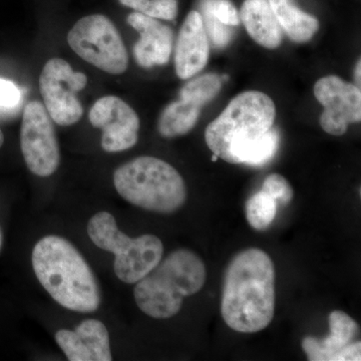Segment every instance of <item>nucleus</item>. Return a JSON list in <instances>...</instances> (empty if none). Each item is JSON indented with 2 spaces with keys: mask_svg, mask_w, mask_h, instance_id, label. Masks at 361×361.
<instances>
[{
  "mask_svg": "<svg viewBox=\"0 0 361 361\" xmlns=\"http://www.w3.org/2000/svg\"><path fill=\"white\" fill-rule=\"evenodd\" d=\"M275 118L276 106L270 97L258 90L242 92L207 127V146L227 163L265 165L279 145Z\"/></svg>",
  "mask_w": 361,
  "mask_h": 361,
  "instance_id": "1",
  "label": "nucleus"
},
{
  "mask_svg": "<svg viewBox=\"0 0 361 361\" xmlns=\"http://www.w3.org/2000/svg\"><path fill=\"white\" fill-rule=\"evenodd\" d=\"M275 266L266 252L249 248L237 253L225 270L221 314L241 334L265 329L275 313Z\"/></svg>",
  "mask_w": 361,
  "mask_h": 361,
  "instance_id": "2",
  "label": "nucleus"
},
{
  "mask_svg": "<svg viewBox=\"0 0 361 361\" xmlns=\"http://www.w3.org/2000/svg\"><path fill=\"white\" fill-rule=\"evenodd\" d=\"M32 267L49 295L66 310L94 312L101 291L92 268L75 246L63 237H44L32 251Z\"/></svg>",
  "mask_w": 361,
  "mask_h": 361,
  "instance_id": "3",
  "label": "nucleus"
},
{
  "mask_svg": "<svg viewBox=\"0 0 361 361\" xmlns=\"http://www.w3.org/2000/svg\"><path fill=\"white\" fill-rule=\"evenodd\" d=\"M206 277L203 260L193 251L178 249L135 283V303L149 317L167 319L179 313L185 297L203 288Z\"/></svg>",
  "mask_w": 361,
  "mask_h": 361,
  "instance_id": "4",
  "label": "nucleus"
},
{
  "mask_svg": "<svg viewBox=\"0 0 361 361\" xmlns=\"http://www.w3.org/2000/svg\"><path fill=\"white\" fill-rule=\"evenodd\" d=\"M114 185L126 201L151 212L174 213L187 200L182 176L155 157H139L123 164L114 173Z\"/></svg>",
  "mask_w": 361,
  "mask_h": 361,
  "instance_id": "5",
  "label": "nucleus"
},
{
  "mask_svg": "<svg viewBox=\"0 0 361 361\" xmlns=\"http://www.w3.org/2000/svg\"><path fill=\"white\" fill-rule=\"evenodd\" d=\"M87 234L99 248L115 255L114 269L125 283H137L163 258L164 245L158 237L146 234L130 238L120 231L109 212L97 213L90 220Z\"/></svg>",
  "mask_w": 361,
  "mask_h": 361,
  "instance_id": "6",
  "label": "nucleus"
},
{
  "mask_svg": "<svg viewBox=\"0 0 361 361\" xmlns=\"http://www.w3.org/2000/svg\"><path fill=\"white\" fill-rule=\"evenodd\" d=\"M68 42L78 56L111 75H121L129 66V54L120 32L102 14L80 18L68 32Z\"/></svg>",
  "mask_w": 361,
  "mask_h": 361,
  "instance_id": "7",
  "label": "nucleus"
},
{
  "mask_svg": "<svg viewBox=\"0 0 361 361\" xmlns=\"http://www.w3.org/2000/svg\"><path fill=\"white\" fill-rule=\"evenodd\" d=\"M87 78L75 71L68 61L51 59L45 63L39 78V90L51 120L59 126H71L84 115L77 94L85 89Z\"/></svg>",
  "mask_w": 361,
  "mask_h": 361,
  "instance_id": "8",
  "label": "nucleus"
},
{
  "mask_svg": "<svg viewBox=\"0 0 361 361\" xmlns=\"http://www.w3.org/2000/svg\"><path fill=\"white\" fill-rule=\"evenodd\" d=\"M20 146L33 174L49 177L58 170L61 154L56 130L44 104L39 101L30 102L23 111Z\"/></svg>",
  "mask_w": 361,
  "mask_h": 361,
  "instance_id": "9",
  "label": "nucleus"
},
{
  "mask_svg": "<svg viewBox=\"0 0 361 361\" xmlns=\"http://www.w3.org/2000/svg\"><path fill=\"white\" fill-rule=\"evenodd\" d=\"M314 96L324 109L320 126L327 134L338 137L348 132L349 125L360 122L361 92L357 85L329 75L316 82Z\"/></svg>",
  "mask_w": 361,
  "mask_h": 361,
  "instance_id": "10",
  "label": "nucleus"
},
{
  "mask_svg": "<svg viewBox=\"0 0 361 361\" xmlns=\"http://www.w3.org/2000/svg\"><path fill=\"white\" fill-rule=\"evenodd\" d=\"M92 127L103 130L102 147L109 153L133 148L139 139L140 118L134 109L120 97L106 96L90 109Z\"/></svg>",
  "mask_w": 361,
  "mask_h": 361,
  "instance_id": "11",
  "label": "nucleus"
},
{
  "mask_svg": "<svg viewBox=\"0 0 361 361\" xmlns=\"http://www.w3.org/2000/svg\"><path fill=\"white\" fill-rule=\"evenodd\" d=\"M56 341L70 361H111L110 336L103 322L87 319L75 330L61 329Z\"/></svg>",
  "mask_w": 361,
  "mask_h": 361,
  "instance_id": "12",
  "label": "nucleus"
},
{
  "mask_svg": "<svg viewBox=\"0 0 361 361\" xmlns=\"http://www.w3.org/2000/svg\"><path fill=\"white\" fill-rule=\"evenodd\" d=\"M127 21L140 33V39L134 47L137 65L144 68H152L168 63L174 39L172 30L157 18L137 11L129 14Z\"/></svg>",
  "mask_w": 361,
  "mask_h": 361,
  "instance_id": "13",
  "label": "nucleus"
},
{
  "mask_svg": "<svg viewBox=\"0 0 361 361\" xmlns=\"http://www.w3.org/2000/svg\"><path fill=\"white\" fill-rule=\"evenodd\" d=\"M210 54V42L200 11H192L180 27L175 52L176 73L189 80L204 70Z\"/></svg>",
  "mask_w": 361,
  "mask_h": 361,
  "instance_id": "14",
  "label": "nucleus"
},
{
  "mask_svg": "<svg viewBox=\"0 0 361 361\" xmlns=\"http://www.w3.org/2000/svg\"><path fill=\"white\" fill-rule=\"evenodd\" d=\"M329 322V336L323 339L306 336L301 342L308 360L346 361V346L355 341L360 327L355 320L341 310L332 311Z\"/></svg>",
  "mask_w": 361,
  "mask_h": 361,
  "instance_id": "15",
  "label": "nucleus"
},
{
  "mask_svg": "<svg viewBox=\"0 0 361 361\" xmlns=\"http://www.w3.org/2000/svg\"><path fill=\"white\" fill-rule=\"evenodd\" d=\"M247 32L265 49H275L283 39V30L268 0H244L240 11Z\"/></svg>",
  "mask_w": 361,
  "mask_h": 361,
  "instance_id": "16",
  "label": "nucleus"
},
{
  "mask_svg": "<svg viewBox=\"0 0 361 361\" xmlns=\"http://www.w3.org/2000/svg\"><path fill=\"white\" fill-rule=\"evenodd\" d=\"M282 30L296 42H306L319 30L315 16L299 8L295 0H268Z\"/></svg>",
  "mask_w": 361,
  "mask_h": 361,
  "instance_id": "17",
  "label": "nucleus"
},
{
  "mask_svg": "<svg viewBox=\"0 0 361 361\" xmlns=\"http://www.w3.org/2000/svg\"><path fill=\"white\" fill-rule=\"evenodd\" d=\"M202 108L203 106L192 97L180 94V99L169 104L161 113L159 132L168 139L188 134L198 123Z\"/></svg>",
  "mask_w": 361,
  "mask_h": 361,
  "instance_id": "18",
  "label": "nucleus"
},
{
  "mask_svg": "<svg viewBox=\"0 0 361 361\" xmlns=\"http://www.w3.org/2000/svg\"><path fill=\"white\" fill-rule=\"evenodd\" d=\"M278 202L265 192L259 191L247 201L246 218L257 231L267 229L276 217Z\"/></svg>",
  "mask_w": 361,
  "mask_h": 361,
  "instance_id": "19",
  "label": "nucleus"
},
{
  "mask_svg": "<svg viewBox=\"0 0 361 361\" xmlns=\"http://www.w3.org/2000/svg\"><path fill=\"white\" fill-rule=\"evenodd\" d=\"M222 77L217 73H207L192 80L180 90V94L192 97L202 106L213 101L222 89Z\"/></svg>",
  "mask_w": 361,
  "mask_h": 361,
  "instance_id": "20",
  "label": "nucleus"
},
{
  "mask_svg": "<svg viewBox=\"0 0 361 361\" xmlns=\"http://www.w3.org/2000/svg\"><path fill=\"white\" fill-rule=\"evenodd\" d=\"M123 6L157 20H174L177 18L178 0H118Z\"/></svg>",
  "mask_w": 361,
  "mask_h": 361,
  "instance_id": "21",
  "label": "nucleus"
},
{
  "mask_svg": "<svg viewBox=\"0 0 361 361\" xmlns=\"http://www.w3.org/2000/svg\"><path fill=\"white\" fill-rule=\"evenodd\" d=\"M200 13L209 42L216 49H222L229 44L233 37L232 26L221 23L205 9H201Z\"/></svg>",
  "mask_w": 361,
  "mask_h": 361,
  "instance_id": "22",
  "label": "nucleus"
},
{
  "mask_svg": "<svg viewBox=\"0 0 361 361\" xmlns=\"http://www.w3.org/2000/svg\"><path fill=\"white\" fill-rule=\"evenodd\" d=\"M200 6L226 25H240V14L231 0H202Z\"/></svg>",
  "mask_w": 361,
  "mask_h": 361,
  "instance_id": "23",
  "label": "nucleus"
},
{
  "mask_svg": "<svg viewBox=\"0 0 361 361\" xmlns=\"http://www.w3.org/2000/svg\"><path fill=\"white\" fill-rule=\"evenodd\" d=\"M261 191L265 192L280 203L288 204L293 199V189L283 176L271 174L263 182Z\"/></svg>",
  "mask_w": 361,
  "mask_h": 361,
  "instance_id": "24",
  "label": "nucleus"
},
{
  "mask_svg": "<svg viewBox=\"0 0 361 361\" xmlns=\"http://www.w3.org/2000/svg\"><path fill=\"white\" fill-rule=\"evenodd\" d=\"M21 90L11 80L0 78V111H8L20 106Z\"/></svg>",
  "mask_w": 361,
  "mask_h": 361,
  "instance_id": "25",
  "label": "nucleus"
},
{
  "mask_svg": "<svg viewBox=\"0 0 361 361\" xmlns=\"http://www.w3.org/2000/svg\"><path fill=\"white\" fill-rule=\"evenodd\" d=\"M361 61H357V63H356L355 66V82L358 87H360V71H361Z\"/></svg>",
  "mask_w": 361,
  "mask_h": 361,
  "instance_id": "26",
  "label": "nucleus"
},
{
  "mask_svg": "<svg viewBox=\"0 0 361 361\" xmlns=\"http://www.w3.org/2000/svg\"><path fill=\"white\" fill-rule=\"evenodd\" d=\"M4 134H2L1 130H0V148H1L2 145H4Z\"/></svg>",
  "mask_w": 361,
  "mask_h": 361,
  "instance_id": "27",
  "label": "nucleus"
},
{
  "mask_svg": "<svg viewBox=\"0 0 361 361\" xmlns=\"http://www.w3.org/2000/svg\"><path fill=\"white\" fill-rule=\"evenodd\" d=\"M1 245H2V234H1V231H0V249H1Z\"/></svg>",
  "mask_w": 361,
  "mask_h": 361,
  "instance_id": "28",
  "label": "nucleus"
}]
</instances>
